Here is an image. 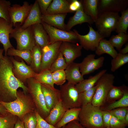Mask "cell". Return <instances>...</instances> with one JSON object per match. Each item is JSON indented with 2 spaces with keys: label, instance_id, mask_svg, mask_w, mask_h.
Segmentation results:
<instances>
[{
  "label": "cell",
  "instance_id": "6da1fadb",
  "mask_svg": "<svg viewBox=\"0 0 128 128\" xmlns=\"http://www.w3.org/2000/svg\"><path fill=\"white\" fill-rule=\"evenodd\" d=\"M13 65L10 57L4 55L0 64V97L16 99L17 90L21 88L24 93L28 91L27 87L14 76Z\"/></svg>",
  "mask_w": 128,
  "mask_h": 128
},
{
  "label": "cell",
  "instance_id": "7a4b0ae2",
  "mask_svg": "<svg viewBox=\"0 0 128 128\" xmlns=\"http://www.w3.org/2000/svg\"><path fill=\"white\" fill-rule=\"evenodd\" d=\"M102 110L91 103L82 106L78 121L85 128H105L103 123Z\"/></svg>",
  "mask_w": 128,
  "mask_h": 128
},
{
  "label": "cell",
  "instance_id": "3957f363",
  "mask_svg": "<svg viewBox=\"0 0 128 128\" xmlns=\"http://www.w3.org/2000/svg\"><path fill=\"white\" fill-rule=\"evenodd\" d=\"M115 76L113 74L106 73L99 79L96 85V89L91 103L101 110L105 105L109 91L113 85Z\"/></svg>",
  "mask_w": 128,
  "mask_h": 128
},
{
  "label": "cell",
  "instance_id": "277c9868",
  "mask_svg": "<svg viewBox=\"0 0 128 128\" xmlns=\"http://www.w3.org/2000/svg\"><path fill=\"white\" fill-rule=\"evenodd\" d=\"M24 93L17 91L18 97L14 101L9 102L0 101V104L12 114L21 117L31 111L37 110L33 102H29Z\"/></svg>",
  "mask_w": 128,
  "mask_h": 128
},
{
  "label": "cell",
  "instance_id": "5b68a950",
  "mask_svg": "<svg viewBox=\"0 0 128 128\" xmlns=\"http://www.w3.org/2000/svg\"><path fill=\"white\" fill-rule=\"evenodd\" d=\"M120 16L118 13L99 12L94 22L97 32L104 38L110 37L115 30Z\"/></svg>",
  "mask_w": 128,
  "mask_h": 128
},
{
  "label": "cell",
  "instance_id": "8992f818",
  "mask_svg": "<svg viewBox=\"0 0 128 128\" xmlns=\"http://www.w3.org/2000/svg\"><path fill=\"white\" fill-rule=\"evenodd\" d=\"M9 36L16 41V49L20 50L31 51L35 45L32 26L22 28L19 24L17 23Z\"/></svg>",
  "mask_w": 128,
  "mask_h": 128
},
{
  "label": "cell",
  "instance_id": "52a82bcc",
  "mask_svg": "<svg viewBox=\"0 0 128 128\" xmlns=\"http://www.w3.org/2000/svg\"><path fill=\"white\" fill-rule=\"evenodd\" d=\"M28 91L32 99L37 111L44 119L49 114L50 111L47 108L42 92L41 84L33 77L27 79Z\"/></svg>",
  "mask_w": 128,
  "mask_h": 128
},
{
  "label": "cell",
  "instance_id": "ba28073f",
  "mask_svg": "<svg viewBox=\"0 0 128 128\" xmlns=\"http://www.w3.org/2000/svg\"><path fill=\"white\" fill-rule=\"evenodd\" d=\"M59 90L60 100L66 109L68 110L81 107L79 93L75 85L67 82L60 86Z\"/></svg>",
  "mask_w": 128,
  "mask_h": 128
},
{
  "label": "cell",
  "instance_id": "9c48e42d",
  "mask_svg": "<svg viewBox=\"0 0 128 128\" xmlns=\"http://www.w3.org/2000/svg\"><path fill=\"white\" fill-rule=\"evenodd\" d=\"M41 23L48 34L50 43L58 41H68L74 43L78 42L77 37L73 31L63 30L43 22Z\"/></svg>",
  "mask_w": 128,
  "mask_h": 128
},
{
  "label": "cell",
  "instance_id": "30bf717a",
  "mask_svg": "<svg viewBox=\"0 0 128 128\" xmlns=\"http://www.w3.org/2000/svg\"><path fill=\"white\" fill-rule=\"evenodd\" d=\"M88 26L89 32L85 35L80 34L75 29L73 31L76 34L78 42L82 48L87 50L95 51L101 40L104 38L91 26L88 25Z\"/></svg>",
  "mask_w": 128,
  "mask_h": 128
},
{
  "label": "cell",
  "instance_id": "8fae6325",
  "mask_svg": "<svg viewBox=\"0 0 128 128\" xmlns=\"http://www.w3.org/2000/svg\"><path fill=\"white\" fill-rule=\"evenodd\" d=\"M32 4L27 1L23 2L22 6L15 4L10 7L9 14L10 23L14 27L17 23L21 26L27 18Z\"/></svg>",
  "mask_w": 128,
  "mask_h": 128
},
{
  "label": "cell",
  "instance_id": "7c38bea8",
  "mask_svg": "<svg viewBox=\"0 0 128 128\" xmlns=\"http://www.w3.org/2000/svg\"><path fill=\"white\" fill-rule=\"evenodd\" d=\"M62 42L50 43L41 49L42 59L40 72L46 69L49 70L59 51Z\"/></svg>",
  "mask_w": 128,
  "mask_h": 128
},
{
  "label": "cell",
  "instance_id": "4fadbf2b",
  "mask_svg": "<svg viewBox=\"0 0 128 128\" xmlns=\"http://www.w3.org/2000/svg\"><path fill=\"white\" fill-rule=\"evenodd\" d=\"M96 55L93 54L88 55L79 63L80 71L83 76L92 73L103 66L105 58L101 56L95 59Z\"/></svg>",
  "mask_w": 128,
  "mask_h": 128
},
{
  "label": "cell",
  "instance_id": "5bb4252c",
  "mask_svg": "<svg viewBox=\"0 0 128 128\" xmlns=\"http://www.w3.org/2000/svg\"><path fill=\"white\" fill-rule=\"evenodd\" d=\"M82 48L77 43L63 41L60 45L59 51L63 55L68 65L81 55Z\"/></svg>",
  "mask_w": 128,
  "mask_h": 128
},
{
  "label": "cell",
  "instance_id": "9a60e30c",
  "mask_svg": "<svg viewBox=\"0 0 128 128\" xmlns=\"http://www.w3.org/2000/svg\"><path fill=\"white\" fill-rule=\"evenodd\" d=\"M10 57L13 65V72L18 80L24 83L26 82L27 79L33 77L36 73L30 66L27 65L23 60H21V62H19L12 56Z\"/></svg>",
  "mask_w": 128,
  "mask_h": 128
},
{
  "label": "cell",
  "instance_id": "2e32d148",
  "mask_svg": "<svg viewBox=\"0 0 128 128\" xmlns=\"http://www.w3.org/2000/svg\"><path fill=\"white\" fill-rule=\"evenodd\" d=\"M128 0H98L99 12H108L118 13L128 8Z\"/></svg>",
  "mask_w": 128,
  "mask_h": 128
},
{
  "label": "cell",
  "instance_id": "e0dca14e",
  "mask_svg": "<svg viewBox=\"0 0 128 128\" xmlns=\"http://www.w3.org/2000/svg\"><path fill=\"white\" fill-rule=\"evenodd\" d=\"M41 84L47 108L50 111L60 100L59 90L49 85Z\"/></svg>",
  "mask_w": 128,
  "mask_h": 128
},
{
  "label": "cell",
  "instance_id": "ac0fdd59",
  "mask_svg": "<svg viewBox=\"0 0 128 128\" xmlns=\"http://www.w3.org/2000/svg\"><path fill=\"white\" fill-rule=\"evenodd\" d=\"M13 26L10 22L0 18V42L3 46L5 55H7L9 48L13 47L9 40L10 35L13 29Z\"/></svg>",
  "mask_w": 128,
  "mask_h": 128
},
{
  "label": "cell",
  "instance_id": "d6986e66",
  "mask_svg": "<svg viewBox=\"0 0 128 128\" xmlns=\"http://www.w3.org/2000/svg\"><path fill=\"white\" fill-rule=\"evenodd\" d=\"M85 23L91 25L94 22L90 16L85 13L82 4L80 8L75 12L74 15L70 18L66 24L65 30L70 31L72 28L75 25Z\"/></svg>",
  "mask_w": 128,
  "mask_h": 128
},
{
  "label": "cell",
  "instance_id": "ffe728a7",
  "mask_svg": "<svg viewBox=\"0 0 128 128\" xmlns=\"http://www.w3.org/2000/svg\"><path fill=\"white\" fill-rule=\"evenodd\" d=\"M64 71L66 80L69 83L75 85L84 79L80 71L79 63H72Z\"/></svg>",
  "mask_w": 128,
  "mask_h": 128
},
{
  "label": "cell",
  "instance_id": "44dd1931",
  "mask_svg": "<svg viewBox=\"0 0 128 128\" xmlns=\"http://www.w3.org/2000/svg\"><path fill=\"white\" fill-rule=\"evenodd\" d=\"M35 45L41 49L50 43L48 34L41 23L32 26Z\"/></svg>",
  "mask_w": 128,
  "mask_h": 128
},
{
  "label": "cell",
  "instance_id": "7402d4cb",
  "mask_svg": "<svg viewBox=\"0 0 128 128\" xmlns=\"http://www.w3.org/2000/svg\"><path fill=\"white\" fill-rule=\"evenodd\" d=\"M41 14L37 3L36 0L30 11L27 17L23 24L21 26L23 29L37 23H41L42 22Z\"/></svg>",
  "mask_w": 128,
  "mask_h": 128
},
{
  "label": "cell",
  "instance_id": "603a6c76",
  "mask_svg": "<svg viewBox=\"0 0 128 128\" xmlns=\"http://www.w3.org/2000/svg\"><path fill=\"white\" fill-rule=\"evenodd\" d=\"M67 14H45L42 15V22L54 27L66 31V24L64 23V20Z\"/></svg>",
  "mask_w": 128,
  "mask_h": 128
},
{
  "label": "cell",
  "instance_id": "cb8c5ba5",
  "mask_svg": "<svg viewBox=\"0 0 128 128\" xmlns=\"http://www.w3.org/2000/svg\"><path fill=\"white\" fill-rule=\"evenodd\" d=\"M67 110L63 106L60 100L44 119L49 123L55 126L61 120Z\"/></svg>",
  "mask_w": 128,
  "mask_h": 128
},
{
  "label": "cell",
  "instance_id": "d4e9b609",
  "mask_svg": "<svg viewBox=\"0 0 128 128\" xmlns=\"http://www.w3.org/2000/svg\"><path fill=\"white\" fill-rule=\"evenodd\" d=\"M70 2L66 0H53L46 14H67L72 13L69 8Z\"/></svg>",
  "mask_w": 128,
  "mask_h": 128
},
{
  "label": "cell",
  "instance_id": "484cf974",
  "mask_svg": "<svg viewBox=\"0 0 128 128\" xmlns=\"http://www.w3.org/2000/svg\"><path fill=\"white\" fill-rule=\"evenodd\" d=\"M106 69L102 70L95 75L91 76L89 78L83 80L75 85V86L80 93L89 89L96 85L100 78L106 73Z\"/></svg>",
  "mask_w": 128,
  "mask_h": 128
},
{
  "label": "cell",
  "instance_id": "4316f807",
  "mask_svg": "<svg viewBox=\"0 0 128 128\" xmlns=\"http://www.w3.org/2000/svg\"><path fill=\"white\" fill-rule=\"evenodd\" d=\"M95 51L96 54L100 56L105 53L113 58H115L118 54L109 40L104 38L101 40Z\"/></svg>",
  "mask_w": 128,
  "mask_h": 128
},
{
  "label": "cell",
  "instance_id": "83f0119b",
  "mask_svg": "<svg viewBox=\"0 0 128 128\" xmlns=\"http://www.w3.org/2000/svg\"><path fill=\"white\" fill-rule=\"evenodd\" d=\"M81 1L84 12L90 16L94 22L99 13L98 9V0H83Z\"/></svg>",
  "mask_w": 128,
  "mask_h": 128
},
{
  "label": "cell",
  "instance_id": "f1b7e54d",
  "mask_svg": "<svg viewBox=\"0 0 128 128\" xmlns=\"http://www.w3.org/2000/svg\"><path fill=\"white\" fill-rule=\"evenodd\" d=\"M81 109V107L67 110L61 120L55 126L58 128H61L71 121L75 120L78 121L79 115Z\"/></svg>",
  "mask_w": 128,
  "mask_h": 128
},
{
  "label": "cell",
  "instance_id": "f546056e",
  "mask_svg": "<svg viewBox=\"0 0 128 128\" xmlns=\"http://www.w3.org/2000/svg\"><path fill=\"white\" fill-rule=\"evenodd\" d=\"M31 60L30 66L36 73L40 72L41 62V48L35 45L31 51Z\"/></svg>",
  "mask_w": 128,
  "mask_h": 128
},
{
  "label": "cell",
  "instance_id": "4dcf8cb0",
  "mask_svg": "<svg viewBox=\"0 0 128 128\" xmlns=\"http://www.w3.org/2000/svg\"><path fill=\"white\" fill-rule=\"evenodd\" d=\"M123 85L124 93L122 97L118 100L105 105L101 110L109 111L118 108L128 107V87L125 85Z\"/></svg>",
  "mask_w": 128,
  "mask_h": 128
},
{
  "label": "cell",
  "instance_id": "1f68e13d",
  "mask_svg": "<svg viewBox=\"0 0 128 128\" xmlns=\"http://www.w3.org/2000/svg\"><path fill=\"white\" fill-rule=\"evenodd\" d=\"M33 78L41 84L48 85L54 87L52 73L49 70L46 69L38 73H35Z\"/></svg>",
  "mask_w": 128,
  "mask_h": 128
},
{
  "label": "cell",
  "instance_id": "d6a6232c",
  "mask_svg": "<svg viewBox=\"0 0 128 128\" xmlns=\"http://www.w3.org/2000/svg\"><path fill=\"white\" fill-rule=\"evenodd\" d=\"M128 40V34L120 32L117 35L112 36L109 41L113 47L115 48L119 51Z\"/></svg>",
  "mask_w": 128,
  "mask_h": 128
},
{
  "label": "cell",
  "instance_id": "836d02e7",
  "mask_svg": "<svg viewBox=\"0 0 128 128\" xmlns=\"http://www.w3.org/2000/svg\"><path fill=\"white\" fill-rule=\"evenodd\" d=\"M124 90L123 85L112 86L109 91L106 100V103H110L119 99L123 96Z\"/></svg>",
  "mask_w": 128,
  "mask_h": 128
},
{
  "label": "cell",
  "instance_id": "e575fe53",
  "mask_svg": "<svg viewBox=\"0 0 128 128\" xmlns=\"http://www.w3.org/2000/svg\"><path fill=\"white\" fill-rule=\"evenodd\" d=\"M115 31L118 33L123 32L127 34L128 27V8L122 11Z\"/></svg>",
  "mask_w": 128,
  "mask_h": 128
},
{
  "label": "cell",
  "instance_id": "d590c367",
  "mask_svg": "<svg viewBox=\"0 0 128 128\" xmlns=\"http://www.w3.org/2000/svg\"><path fill=\"white\" fill-rule=\"evenodd\" d=\"M31 51L29 50H20L15 49L14 47L9 48L7 55L10 56L19 57L24 60L27 64L30 65L31 60Z\"/></svg>",
  "mask_w": 128,
  "mask_h": 128
},
{
  "label": "cell",
  "instance_id": "8d00e7d4",
  "mask_svg": "<svg viewBox=\"0 0 128 128\" xmlns=\"http://www.w3.org/2000/svg\"><path fill=\"white\" fill-rule=\"evenodd\" d=\"M68 66L65 60L61 53L59 51L52 64L49 70L51 73L57 70L65 69Z\"/></svg>",
  "mask_w": 128,
  "mask_h": 128
},
{
  "label": "cell",
  "instance_id": "74e56055",
  "mask_svg": "<svg viewBox=\"0 0 128 128\" xmlns=\"http://www.w3.org/2000/svg\"><path fill=\"white\" fill-rule=\"evenodd\" d=\"M128 62V54H123L118 53L117 56L111 61V70L114 72Z\"/></svg>",
  "mask_w": 128,
  "mask_h": 128
},
{
  "label": "cell",
  "instance_id": "f35d334b",
  "mask_svg": "<svg viewBox=\"0 0 128 128\" xmlns=\"http://www.w3.org/2000/svg\"><path fill=\"white\" fill-rule=\"evenodd\" d=\"M96 88L95 85L91 88L79 93L81 107L91 103Z\"/></svg>",
  "mask_w": 128,
  "mask_h": 128
},
{
  "label": "cell",
  "instance_id": "ab89813d",
  "mask_svg": "<svg viewBox=\"0 0 128 128\" xmlns=\"http://www.w3.org/2000/svg\"><path fill=\"white\" fill-rule=\"evenodd\" d=\"M11 5V2L9 1L0 0V18H4L9 22V10Z\"/></svg>",
  "mask_w": 128,
  "mask_h": 128
},
{
  "label": "cell",
  "instance_id": "60d3db41",
  "mask_svg": "<svg viewBox=\"0 0 128 128\" xmlns=\"http://www.w3.org/2000/svg\"><path fill=\"white\" fill-rule=\"evenodd\" d=\"M52 75L54 84L61 86L63 85L65 82L66 78L64 70L56 71L52 73Z\"/></svg>",
  "mask_w": 128,
  "mask_h": 128
},
{
  "label": "cell",
  "instance_id": "b9f144b4",
  "mask_svg": "<svg viewBox=\"0 0 128 128\" xmlns=\"http://www.w3.org/2000/svg\"><path fill=\"white\" fill-rule=\"evenodd\" d=\"M22 121L25 128H36L37 121L35 111L25 116Z\"/></svg>",
  "mask_w": 128,
  "mask_h": 128
},
{
  "label": "cell",
  "instance_id": "7bdbcfd3",
  "mask_svg": "<svg viewBox=\"0 0 128 128\" xmlns=\"http://www.w3.org/2000/svg\"><path fill=\"white\" fill-rule=\"evenodd\" d=\"M16 121L8 116H0V128H14Z\"/></svg>",
  "mask_w": 128,
  "mask_h": 128
},
{
  "label": "cell",
  "instance_id": "ee69618b",
  "mask_svg": "<svg viewBox=\"0 0 128 128\" xmlns=\"http://www.w3.org/2000/svg\"><path fill=\"white\" fill-rule=\"evenodd\" d=\"M109 111L112 115L116 117L126 124L124 118L127 113L128 112V107L118 108Z\"/></svg>",
  "mask_w": 128,
  "mask_h": 128
},
{
  "label": "cell",
  "instance_id": "f6af8a7d",
  "mask_svg": "<svg viewBox=\"0 0 128 128\" xmlns=\"http://www.w3.org/2000/svg\"><path fill=\"white\" fill-rule=\"evenodd\" d=\"M35 112L37 121L36 128H58L47 122L41 116L37 110L35 111Z\"/></svg>",
  "mask_w": 128,
  "mask_h": 128
},
{
  "label": "cell",
  "instance_id": "bcb514c9",
  "mask_svg": "<svg viewBox=\"0 0 128 128\" xmlns=\"http://www.w3.org/2000/svg\"><path fill=\"white\" fill-rule=\"evenodd\" d=\"M110 128H125L127 126L123 122L112 115L110 122Z\"/></svg>",
  "mask_w": 128,
  "mask_h": 128
},
{
  "label": "cell",
  "instance_id": "7dc6e473",
  "mask_svg": "<svg viewBox=\"0 0 128 128\" xmlns=\"http://www.w3.org/2000/svg\"><path fill=\"white\" fill-rule=\"evenodd\" d=\"M42 15L46 14V11L52 0H37Z\"/></svg>",
  "mask_w": 128,
  "mask_h": 128
},
{
  "label": "cell",
  "instance_id": "c3c4849f",
  "mask_svg": "<svg viewBox=\"0 0 128 128\" xmlns=\"http://www.w3.org/2000/svg\"><path fill=\"white\" fill-rule=\"evenodd\" d=\"M102 113L103 122L105 128H110V122L112 115L108 111L102 110Z\"/></svg>",
  "mask_w": 128,
  "mask_h": 128
},
{
  "label": "cell",
  "instance_id": "681fc988",
  "mask_svg": "<svg viewBox=\"0 0 128 128\" xmlns=\"http://www.w3.org/2000/svg\"><path fill=\"white\" fill-rule=\"evenodd\" d=\"M69 8L72 13L76 12L81 6L82 5L81 0H69Z\"/></svg>",
  "mask_w": 128,
  "mask_h": 128
},
{
  "label": "cell",
  "instance_id": "f907efd6",
  "mask_svg": "<svg viewBox=\"0 0 128 128\" xmlns=\"http://www.w3.org/2000/svg\"><path fill=\"white\" fill-rule=\"evenodd\" d=\"M61 128H85L79 123L78 120L71 121L64 126Z\"/></svg>",
  "mask_w": 128,
  "mask_h": 128
},
{
  "label": "cell",
  "instance_id": "816d5d0a",
  "mask_svg": "<svg viewBox=\"0 0 128 128\" xmlns=\"http://www.w3.org/2000/svg\"><path fill=\"white\" fill-rule=\"evenodd\" d=\"M14 128H25V127L23 122L19 119L17 121Z\"/></svg>",
  "mask_w": 128,
  "mask_h": 128
},
{
  "label": "cell",
  "instance_id": "f5cc1de1",
  "mask_svg": "<svg viewBox=\"0 0 128 128\" xmlns=\"http://www.w3.org/2000/svg\"><path fill=\"white\" fill-rule=\"evenodd\" d=\"M128 52V43L125 45V47L121 49L119 51V53L125 54H127Z\"/></svg>",
  "mask_w": 128,
  "mask_h": 128
},
{
  "label": "cell",
  "instance_id": "db71d44e",
  "mask_svg": "<svg viewBox=\"0 0 128 128\" xmlns=\"http://www.w3.org/2000/svg\"><path fill=\"white\" fill-rule=\"evenodd\" d=\"M6 109L1 104H0V113L4 114L6 113Z\"/></svg>",
  "mask_w": 128,
  "mask_h": 128
},
{
  "label": "cell",
  "instance_id": "11a10c76",
  "mask_svg": "<svg viewBox=\"0 0 128 128\" xmlns=\"http://www.w3.org/2000/svg\"><path fill=\"white\" fill-rule=\"evenodd\" d=\"M126 124L127 126L128 125V112H127L125 117L124 118Z\"/></svg>",
  "mask_w": 128,
  "mask_h": 128
},
{
  "label": "cell",
  "instance_id": "9f6ffc18",
  "mask_svg": "<svg viewBox=\"0 0 128 128\" xmlns=\"http://www.w3.org/2000/svg\"><path fill=\"white\" fill-rule=\"evenodd\" d=\"M4 51L3 49L0 48V64L1 60L4 56L3 54Z\"/></svg>",
  "mask_w": 128,
  "mask_h": 128
},
{
  "label": "cell",
  "instance_id": "6f0895ef",
  "mask_svg": "<svg viewBox=\"0 0 128 128\" xmlns=\"http://www.w3.org/2000/svg\"><path fill=\"white\" fill-rule=\"evenodd\" d=\"M0 116H2L1 115V114H0Z\"/></svg>",
  "mask_w": 128,
  "mask_h": 128
},
{
  "label": "cell",
  "instance_id": "680465c9",
  "mask_svg": "<svg viewBox=\"0 0 128 128\" xmlns=\"http://www.w3.org/2000/svg\"></svg>",
  "mask_w": 128,
  "mask_h": 128
}]
</instances>
